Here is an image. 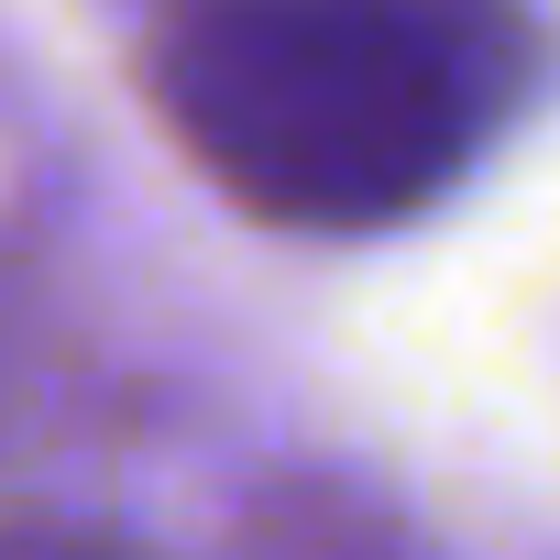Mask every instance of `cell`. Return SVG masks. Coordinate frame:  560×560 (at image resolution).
<instances>
[{
  "label": "cell",
  "mask_w": 560,
  "mask_h": 560,
  "mask_svg": "<svg viewBox=\"0 0 560 560\" xmlns=\"http://www.w3.org/2000/svg\"><path fill=\"white\" fill-rule=\"evenodd\" d=\"M143 89L187 165L275 231H396L527 89L516 0H176Z\"/></svg>",
  "instance_id": "1"
},
{
  "label": "cell",
  "mask_w": 560,
  "mask_h": 560,
  "mask_svg": "<svg viewBox=\"0 0 560 560\" xmlns=\"http://www.w3.org/2000/svg\"><path fill=\"white\" fill-rule=\"evenodd\" d=\"M12 560H143L121 527H78V516H23L12 527Z\"/></svg>",
  "instance_id": "3"
},
{
  "label": "cell",
  "mask_w": 560,
  "mask_h": 560,
  "mask_svg": "<svg viewBox=\"0 0 560 560\" xmlns=\"http://www.w3.org/2000/svg\"><path fill=\"white\" fill-rule=\"evenodd\" d=\"M231 560H396L385 516L341 483H275L253 494V516L231 527Z\"/></svg>",
  "instance_id": "2"
}]
</instances>
